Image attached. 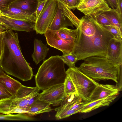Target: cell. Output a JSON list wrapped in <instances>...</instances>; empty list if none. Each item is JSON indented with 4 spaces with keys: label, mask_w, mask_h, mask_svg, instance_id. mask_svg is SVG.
<instances>
[{
    "label": "cell",
    "mask_w": 122,
    "mask_h": 122,
    "mask_svg": "<svg viewBox=\"0 0 122 122\" xmlns=\"http://www.w3.org/2000/svg\"><path fill=\"white\" fill-rule=\"evenodd\" d=\"M77 28V39L72 52L78 61L93 56L107 57L109 42L114 37L111 33L92 16H83Z\"/></svg>",
    "instance_id": "6da1fadb"
},
{
    "label": "cell",
    "mask_w": 122,
    "mask_h": 122,
    "mask_svg": "<svg viewBox=\"0 0 122 122\" xmlns=\"http://www.w3.org/2000/svg\"><path fill=\"white\" fill-rule=\"evenodd\" d=\"M1 33L3 51L0 67L7 74L22 81L30 80L33 76L32 68L22 53L18 33L10 30Z\"/></svg>",
    "instance_id": "7a4b0ae2"
},
{
    "label": "cell",
    "mask_w": 122,
    "mask_h": 122,
    "mask_svg": "<svg viewBox=\"0 0 122 122\" xmlns=\"http://www.w3.org/2000/svg\"><path fill=\"white\" fill-rule=\"evenodd\" d=\"M84 60L78 67L84 74L95 80H111L118 83L122 65L104 56H92Z\"/></svg>",
    "instance_id": "3957f363"
},
{
    "label": "cell",
    "mask_w": 122,
    "mask_h": 122,
    "mask_svg": "<svg viewBox=\"0 0 122 122\" xmlns=\"http://www.w3.org/2000/svg\"><path fill=\"white\" fill-rule=\"evenodd\" d=\"M64 64L59 55L52 56L44 61L35 76L36 86L43 90L64 83L67 75Z\"/></svg>",
    "instance_id": "277c9868"
},
{
    "label": "cell",
    "mask_w": 122,
    "mask_h": 122,
    "mask_svg": "<svg viewBox=\"0 0 122 122\" xmlns=\"http://www.w3.org/2000/svg\"><path fill=\"white\" fill-rule=\"evenodd\" d=\"M66 72L73 83L79 97L84 101L89 102L90 95L99 84L84 74L75 66L69 67Z\"/></svg>",
    "instance_id": "5b68a950"
},
{
    "label": "cell",
    "mask_w": 122,
    "mask_h": 122,
    "mask_svg": "<svg viewBox=\"0 0 122 122\" xmlns=\"http://www.w3.org/2000/svg\"><path fill=\"white\" fill-rule=\"evenodd\" d=\"M58 6L56 0H47L35 22V30L37 34H44L48 29Z\"/></svg>",
    "instance_id": "8992f818"
},
{
    "label": "cell",
    "mask_w": 122,
    "mask_h": 122,
    "mask_svg": "<svg viewBox=\"0 0 122 122\" xmlns=\"http://www.w3.org/2000/svg\"><path fill=\"white\" fill-rule=\"evenodd\" d=\"M77 9L85 15L95 17L111 8L105 0H83Z\"/></svg>",
    "instance_id": "52a82bcc"
},
{
    "label": "cell",
    "mask_w": 122,
    "mask_h": 122,
    "mask_svg": "<svg viewBox=\"0 0 122 122\" xmlns=\"http://www.w3.org/2000/svg\"><path fill=\"white\" fill-rule=\"evenodd\" d=\"M35 23L17 20L5 15L0 16V32L10 30L29 32L35 30Z\"/></svg>",
    "instance_id": "ba28073f"
},
{
    "label": "cell",
    "mask_w": 122,
    "mask_h": 122,
    "mask_svg": "<svg viewBox=\"0 0 122 122\" xmlns=\"http://www.w3.org/2000/svg\"><path fill=\"white\" fill-rule=\"evenodd\" d=\"M64 95L63 84L55 85L43 90L38 95V99L57 106L60 104Z\"/></svg>",
    "instance_id": "9c48e42d"
},
{
    "label": "cell",
    "mask_w": 122,
    "mask_h": 122,
    "mask_svg": "<svg viewBox=\"0 0 122 122\" xmlns=\"http://www.w3.org/2000/svg\"><path fill=\"white\" fill-rule=\"evenodd\" d=\"M48 44L61 51L63 54L72 52L74 45L60 38L54 30L48 29L44 34Z\"/></svg>",
    "instance_id": "30bf717a"
},
{
    "label": "cell",
    "mask_w": 122,
    "mask_h": 122,
    "mask_svg": "<svg viewBox=\"0 0 122 122\" xmlns=\"http://www.w3.org/2000/svg\"><path fill=\"white\" fill-rule=\"evenodd\" d=\"M120 91V89L117 85L99 84L95 88L90 95V102L112 96L118 95Z\"/></svg>",
    "instance_id": "8fae6325"
},
{
    "label": "cell",
    "mask_w": 122,
    "mask_h": 122,
    "mask_svg": "<svg viewBox=\"0 0 122 122\" xmlns=\"http://www.w3.org/2000/svg\"><path fill=\"white\" fill-rule=\"evenodd\" d=\"M107 57L110 60L122 64V40L114 37L109 42Z\"/></svg>",
    "instance_id": "7c38bea8"
},
{
    "label": "cell",
    "mask_w": 122,
    "mask_h": 122,
    "mask_svg": "<svg viewBox=\"0 0 122 122\" xmlns=\"http://www.w3.org/2000/svg\"><path fill=\"white\" fill-rule=\"evenodd\" d=\"M40 89L37 86L30 87L22 85L18 90L15 97L18 98V101L21 106L27 108L30 99L39 94Z\"/></svg>",
    "instance_id": "4fadbf2b"
},
{
    "label": "cell",
    "mask_w": 122,
    "mask_h": 122,
    "mask_svg": "<svg viewBox=\"0 0 122 122\" xmlns=\"http://www.w3.org/2000/svg\"><path fill=\"white\" fill-rule=\"evenodd\" d=\"M58 2V6L57 10L48 29L57 30L69 26L73 28V25L72 22L65 15L60 3Z\"/></svg>",
    "instance_id": "5bb4252c"
},
{
    "label": "cell",
    "mask_w": 122,
    "mask_h": 122,
    "mask_svg": "<svg viewBox=\"0 0 122 122\" xmlns=\"http://www.w3.org/2000/svg\"><path fill=\"white\" fill-rule=\"evenodd\" d=\"M86 103L77 93H70L64 95L60 103V106L68 107L71 109L78 111L80 112L83 106Z\"/></svg>",
    "instance_id": "9a60e30c"
},
{
    "label": "cell",
    "mask_w": 122,
    "mask_h": 122,
    "mask_svg": "<svg viewBox=\"0 0 122 122\" xmlns=\"http://www.w3.org/2000/svg\"><path fill=\"white\" fill-rule=\"evenodd\" d=\"M5 99L0 101V113L8 114L24 113L27 111L25 109L19 107L15 101L14 97Z\"/></svg>",
    "instance_id": "2e32d148"
},
{
    "label": "cell",
    "mask_w": 122,
    "mask_h": 122,
    "mask_svg": "<svg viewBox=\"0 0 122 122\" xmlns=\"http://www.w3.org/2000/svg\"><path fill=\"white\" fill-rule=\"evenodd\" d=\"M6 16L17 20H25L35 22L37 19L35 15L15 8L9 7L1 11Z\"/></svg>",
    "instance_id": "e0dca14e"
},
{
    "label": "cell",
    "mask_w": 122,
    "mask_h": 122,
    "mask_svg": "<svg viewBox=\"0 0 122 122\" xmlns=\"http://www.w3.org/2000/svg\"><path fill=\"white\" fill-rule=\"evenodd\" d=\"M39 0H16L9 7L17 8L31 15L35 14Z\"/></svg>",
    "instance_id": "ac0fdd59"
},
{
    "label": "cell",
    "mask_w": 122,
    "mask_h": 122,
    "mask_svg": "<svg viewBox=\"0 0 122 122\" xmlns=\"http://www.w3.org/2000/svg\"><path fill=\"white\" fill-rule=\"evenodd\" d=\"M118 95L112 96L86 102L83 106L80 112H89L100 107L108 106L117 97Z\"/></svg>",
    "instance_id": "d6986e66"
},
{
    "label": "cell",
    "mask_w": 122,
    "mask_h": 122,
    "mask_svg": "<svg viewBox=\"0 0 122 122\" xmlns=\"http://www.w3.org/2000/svg\"><path fill=\"white\" fill-rule=\"evenodd\" d=\"M34 44V49L31 56L33 61L37 65L40 61L45 59L49 48L41 40L37 39H35Z\"/></svg>",
    "instance_id": "ffe728a7"
},
{
    "label": "cell",
    "mask_w": 122,
    "mask_h": 122,
    "mask_svg": "<svg viewBox=\"0 0 122 122\" xmlns=\"http://www.w3.org/2000/svg\"><path fill=\"white\" fill-rule=\"evenodd\" d=\"M0 82L7 91L15 97L18 90L22 85L19 81L5 73L0 75Z\"/></svg>",
    "instance_id": "44dd1931"
},
{
    "label": "cell",
    "mask_w": 122,
    "mask_h": 122,
    "mask_svg": "<svg viewBox=\"0 0 122 122\" xmlns=\"http://www.w3.org/2000/svg\"><path fill=\"white\" fill-rule=\"evenodd\" d=\"M54 31L60 38L75 46L77 37V28L75 29H71L67 27H64Z\"/></svg>",
    "instance_id": "7402d4cb"
},
{
    "label": "cell",
    "mask_w": 122,
    "mask_h": 122,
    "mask_svg": "<svg viewBox=\"0 0 122 122\" xmlns=\"http://www.w3.org/2000/svg\"><path fill=\"white\" fill-rule=\"evenodd\" d=\"M51 104L39 99L34 102L27 109V114L33 116L40 114L51 111Z\"/></svg>",
    "instance_id": "603a6c76"
},
{
    "label": "cell",
    "mask_w": 122,
    "mask_h": 122,
    "mask_svg": "<svg viewBox=\"0 0 122 122\" xmlns=\"http://www.w3.org/2000/svg\"><path fill=\"white\" fill-rule=\"evenodd\" d=\"M102 14L109 20L112 25L117 27L122 32V15L116 9H111Z\"/></svg>",
    "instance_id": "cb8c5ba5"
},
{
    "label": "cell",
    "mask_w": 122,
    "mask_h": 122,
    "mask_svg": "<svg viewBox=\"0 0 122 122\" xmlns=\"http://www.w3.org/2000/svg\"><path fill=\"white\" fill-rule=\"evenodd\" d=\"M34 120L31 116L26 113H19L16 114H0V120L20 121Z\"/></svg>",
    "instance_id": "d4e9b609"
},
{
    "label": "cell",
    "mask_w": 122,
    "mask_h": 122,
    "mask_svg": "<svg viewBox=\"0 0 122 122\" xmlns=\"http://www.w3.org/2000/svg\"><path fill=\"white\" fill-rule=\"evenodd\" d=\"M56 111L55 117L57 120L66 118L73 114L79 112L77 110H73L67 107H60L55 109Z\"/></svg>",
    "instance_id": "484cf974"
},
{
    "label": "cell",
    "mask_w": 122,
    "mask_h": 122,
    "mask_svg": "<svg viewBox=\"0 0 122 122\" xmlns=\"http://www.w3.org/2000/svg\"><path fill=\"white\" fill-rule=\"evenodd\" d=\"M65 16L70 20L73 25L77 28L78 27L80 19H78L72 12L68 7L60 2Z\"/></svg>",
    "instance_id": "4316f807"
},
{
    "label": "cell",
    "mask_w": 122,
    "mask_h": 122,
    "mask_svg": "<svg viewBox=\"0 0 122 122\" xmlns=\"http://www.w3.org/2000/svg\"><path fill=\"white\" fill-rule=\"evenodd\" d=\"M60 57L64 63L69 67L75 66L76 63L78 61L76 56L72 52L63 54L62 55L60 56Z\"/></svg>",
    "instance_id": "83f0119b"
},
{
    "label": "cell",
    "mask_w": 122,
    "mask_h": 122,
    "mask_svg": "<svg viewBox=\"0 0 122 122\" xmlns=\"http://www.w3.org/2000/svg\"><path fill=\"white\" fill-rule=\"evenodd\" d=\"M64 84V95L77 93L74 85L70 78L67 75Z\"/></svg>",
    "instance_id": "f1b7e54d"
},
{
    "label": "cell",
    "mask_w": 122,
    "mask_h": 122,
    "mask_svg": "<svg viewBox=\"0 0 122 122\" xmlns=\"http://www.w3.org/2000/svg\"><path fill=\"white\" fill-rule=\"evenodd\" d=\"M102 26L111 33L114 37L122 40V32L117 27L112 25Z\"/></svg>",
    "instance_id": "f546056e"
},
{
    "label": "cell",
    "mask_w": 122,
    "mask_h": 122,
    "mask_svg": "<svg viewBox=\"0 0 122 122\" xmlns=\"http://www.w3.org/2000/svg\"><path fill=\"white\" fill-rule=\"evenodd\" d=\"M94 17L97 22L100 25H112L109 20L102 14Z\"/></svg>",
    "instance_id": "4dcf8cb0"
},
{
    "label": "cell",
    "mask_w": 122,
    "mask_h": 122,
    "mask_svg": "<svg viewBox=\"0 0 122 122\" xmlns=\"http://www.w3.org/2000/svg\"><path fill=\"white\" fill-rule=\"evenodd\" d=\"M13 96L7 91L3 85L0 82V101Z\"/></svg>",
    "instance_id": "1f68e13d"
},
{
    "label": "cell",
    "mask_w": 122,
    "mask_h": 122,
    "mask_svg": "<svg viewBox=\"0 0 122 122\" xmlns=\"http://www.w3.org/2000/svg\"><path fill=\"white\" fill-rule=\"evenodd\" d=\"M16 0H0V10L2 11L8 8L10 4Z\"/></svg>",
    "instance_id": "d6a6232c"
},
{
    "label": "cell",
    "mask_w": 122,
    "mask_h": 122,
    "mask_svg": "<svg viewBox=\"0 0 122 122\" xmlns=\"http://www.w3.org/2000/svg\"><path fill=\"white\" fill-rule=\"evenodd\" d=\"M80 0H67V6L70 10H74L77 8Z\"/></svg>",
    "instance_id": "836d02e7"
},
{
    "label": "cell",
    "mask_w": 122,
    "mask_h": 122,
    "mask_svg": "<svg viewBox=\"0 0 122 122\" xmlns=\"http://www.w3.org/2000/svg\"><path fill=\"white\" fill-rule=\"evenodd\" d=\"M47 0H39L37 8L35 13V16L36 18L39 16Z\"/></svg>",
    "instance_id": "e575fe53"
},
{
    "label": "cell",
    "mask_w": 122,
    "mask_h": 122,
    "mask_svg": "<svg viewBox=\"0 0 122 122\" xmlns=\"http://www.w3.org/2000/svg\"><path fill=\"white\" fill-rule=\"evenodd\" d=\"M108 5L112 9H116L118 6V0H105Z\"/></svg>",
    "instance_id": "d590c367"
},
{
    "label": "cell",
    "mask_w": 122,
    "mask_h": 122,
    "mask_svg": "<svg viewBox=\"0 0 122 122\" xmlns=\"http://www.w3.org/2000/svg\"><path fill=\"white\" fill-rule=\"evenodd\" d=\"M116 9L121 15H122V0H118V6Z\"/></svg>",
    "instance_id": "8d00e7d4"
},
{
    "label": "cell",
    "mask_w": 122,
    "mask_h": 122,
    "mask_svg": "<svg viewBox=\"0 0 122 122\" xmlns=\"http://www.w3.org/2000/svg\"><path fill=\"white\" fill-rule=\"evenodd\" d=\"M3 51L2 38L1 33H0V59Z\"/></svg>",
    "instance_id": "74e56055"
},
{
    "label": "cell",
    "mask_w": 122,
    "mask_h": 122,
    "mask_svg": "<svg viewBox=\"0 0 122 122\" xmlns=\"http://www.w3.org/2000/svg\"><path fill=\"white\" fill-rule=\"evenodd\" d=\"M58 2H60L64 5L67 6V0H56Z\"/></svg>",
    "instance_id": "f35d334b"
},
{
    "label": "cell",
    "mask_w": 122,
    "mask_h": 122,
    "mask_svg": "<svg viewBox=\"0 0 122 122\" xmlns=\"http://www.w3.org/2000/svg\"><path fill=\"white\" fill-rule=\"evenodd\" d=\"M5 73L3 71L0 67V75H2Z\"/></svg>",
    "instance_id": "ab89813d"
},
{
    "label": "cell",
    "mask_w": 122,
    "mask_h": 122,
    "mask_svg": "<svg viewBox=\"0 0 122 122\" xmlns=\"http://www.w3.org/2000/svg\"><path fill=\"white\" fill-rule=\"evenodd\" d=\"M5 15L0 10V16Z\"/></svg>",
    "instance_id": "60d3db41"
},
{
    "label": "cell",
    "mask_w": 122,
    "mask_h": 122,
    "mask_svg": "<svg viewBox=\"0 0 122 122\" xmlns=\"http://www.w3.org/2000/svg\"><path fill=\"white\" fill-rule=\"evenodd\" d=\"M82 0H81V1Z\"/></svg>",
    "instance_id": "b9f144b4"
},
{
    "label": "cell",
    "mask_w": 122,
    "mask_h": 122,
    "mask_svg": "<svg viewBox=\"0 0 122 122\" xmlns=\"http://www.w3.org/2000/svg\"><path fill=\"white\" fill-rule=\"evenodd\" d=\"M81 0H80V1H81Z\"/></svg>",
    "instance_id": "7bdbcfd3"
}]
</instances>
